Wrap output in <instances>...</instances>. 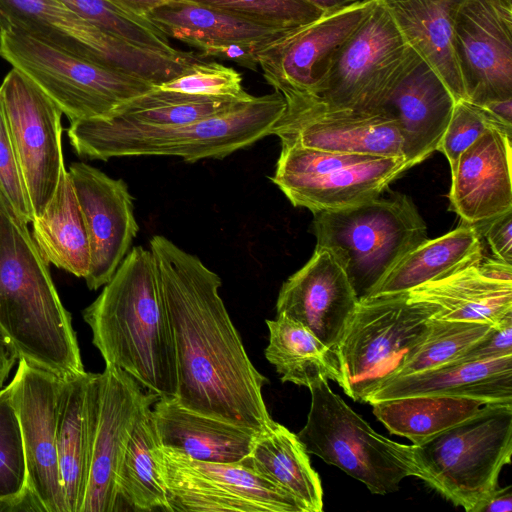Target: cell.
<instances>
[{
  "label": "cell",
  "instance_id": "1",
  "mask_svg": "<svg viewBox=\"0 0 512 512\" xmlns=\"http://www.w3.org/2000/svg\"><path fill=\"white\" fill-rule=\"evenodd\" d=\"M150 250L172 330L177 401L199 414L265 431L273 421L262 395L267 379L230 319L220 277L164 236H153Z\"/></svg>",
  "mask_w": 512,
  "mask_h": 512
},
{
  "label": "cell",
  "instance_id": "2",
  "mask_svg": "<svg viewBox=\"0 0 512 512\" xmlns=\"http://www.w3.org/2000/svg\"><path fill=\"white\" fill-rule=\"evenodd\" d=\"M107 366L132 376L159 398H176L172 330L152 251L135 246L83 311Z\"/></svg>",
  "mask_w": 512,
  "mask_h": 512
},
{
  "label": "cell",
  "instance_id": "3",
  "mask_svg": "<svg viewBox=\"0 0 512 512\" xmlns=\"http://www.w3.org/2000/svg\"><path fill=\"white\" fill-rule=\"evenodd\" d=\"M28 227L0 194V331L18 359L60 378L85 372L71 318Z\"/></svg>",
  "mask_w": 512,
  "mask_h": 512
},
{
  "label": "cell",
  "instance_id": "4",
  "mask_svg": "<svg viewBox=\"0 0 512 512\" xmlns=\"http://www.w3.org/2000/svg\"><path fill=\"white\" fill-rule=\"evenodd\" d=\"M285 107L275 91L191 123L155 126L94 118L70 121L67 134L74 151L89 159L177 156L192 163L224 158L271 135Z\"/></svg>",
  "mask_w": 512,
  "mask_h": 512
},
{
  "label": "cell",
  "instance_id": "5",
  "mask_svg": "<svg viewBox=\"0 0 512 512\" xmlns=\"http://www.w3.org/2000/svg\"><path fill=\"white\" fill-rule=\"evenodd\" d=\"M313 214L316 247L334 254L359 301L398 260L427 239L425 221L411 198L401 193Z\"/></svg>",
  "mask_w": 512,
  "mask_h": 512
},
{
  "label": "cell",
  "instance_id": "6",
  "mask_svg": "<svg viewBox=\"0 0 512 512\" xmlns=\"http://www.w3.org/2000/svg\"><path fill=\"white\" fill-rule=\"evenodd\" d=\"M309 390L310 409L297 434L308 454L340 468L373 494L397 491L406 477L423 480L413 445L377 433L332 391L328 381L322 380Z\"/></svg>",
  "mask_w": 512,
  "mask_h": 512
},
{
  "label": "cell",
  "instance_id": "7",
  "mask_svg": "<svg viewBox=\"0 0 512 512\" xmlns=\"http://www.w3.org/2000/svg\"><path fill=\"white\" fill-rule=\"evenodd\" d=\"M438 310L434 304L412 300L408 292L360 300L333 350L344 393L366 403L369 395L396 377Z\"/></svg>",
  "mask_w": 512,
  "mask_h": 512
},
{
  "label": "cell",
  "instance_id": "8",
  "mask_svg": "<svg viewBox=\"0 0 512 512\" xmlns=\"http://www.w3.org/2000/svg\"><path fill=\"white\" fill-rule=\"evenodd\" d=\"M413 448L423 481L455 506L471 512L498 487L499 474L510 463L512 403L486 404Z\"/></svg>",
  "mask_w": 512,
  "mask_h": 512
},
{
  "label": "cell",
  "instance_id": "9",
  "mask_svg": "<svg viewBox=\"0 0 512 512\" xmlns=\"http://www.w3.org/2000/svg\"><path fill=\"white\" fill-rule=\"evenodd\" d=\"M0 57L31 79L70 121L109 117L156 87L12 28H0Z\"/></svg>",
  "mask_w": 512,
  "mask_h": 512
},
{
  "label": "cell",
  "instance_id": "10",
  "mask_svg": "<svg viewBox=\"0 0 512 512\" xmlns=\"http://www.w3.org/2000/svg\"><path fill=\"white\" fill-rule=\"evenodd\" d=\"M422 60L376 1L332 59L316 96L327 106L376 113Z\"/></svg>",
  "mask_w": 512,
  "mask_h": 512
},
{
  "label": "cell",
  "instance_id": "11",
  "mask_svg": "<svg viewBox=\"0 0 512 512\" xmlns=\"http://www.w3.org/2000/svg\"><path fill=\"white\" fill-rule=\"evenodd\" d=\"M0 28L22 31L57 49L155 86L168 80L174 69L171 55L102 30L61 0H0Z\"/></svg>",
  "mask_w": 512,
  "mask_h": 512
},
{
  "label": "cell",
  "instance_id": "12",
  "mask_svg": "<svg viewBox=\"0 0 512 512\" xmlns=\"http://www.w3.org/2000/svg\"><path fill=\"white\" fill-rule=\"evenodd\" d=\"M0 95L34 219L44 212L65 168L63 112L13 67L0 85Z\"/></svg>",
  "mask_w": 512,
  "mask_h": 512
},
{
  "label": "cell",
  "instance_id": "13",
  "mask_svg": "<svg viewBox=\"0 0 512 512\" xmlns=\"http://www.w3.org/2000/svg\"><path fill=\"white\" fill-rule=\"evenodd\" d=\"M158 396L114 367L95 374L89 476L81 512L118 510L116 475L124 449L143 411Z\"/></svg>",
  "mask_w": 512,
  "mask_h": 512
},
{
  "label": "cell",
  "instance_id": "14",
  "mask_svg": "<svg viewBox=\"0 0 512 512\" xmlns=\"http://www.w3.org/2000/svg\"><path fill=\"white\" fill-rule=\"evenodd\" d=\"M286 107L272 134L281 145H299L336 153L404 157L396 120L383 110L362 113L327 106L312 94L282 95Z\"/></svg>",
  "mask_w": 512,
  "mask_h": 512
},
{
  "label": "cell",
  "instance_id": "15",
  "mask_svg": "<svg viewBox=\"0 0 512 512\" xmlns=\"http://www.w3.org/2000/svg\"><path fill=\"white\" fill-rule=\"evenodd\" d=\"M454 41L467 101L512 98V0H463Z\"/></svg>",
  "mask_w": 512,
  "mask_h": 512
},
{
  "label": "cell",
  "instance_id": "16",
  "mask_svg": "<svg viewBox=\"0 0 512 512\" xmlns=\"http://www.w3.org/2000/svg\"><path fill=\"white\" fill-rule=\"evenodd\" d=\"M375 0H357L323 13L258 53L266 82L281 95H316L332 59L370 14Z\"/></svg>",
  "mask_w": 512,
  "mask_h": 512
},
{
  "label": "cell",
  "instance_id": "17",
  "mask_svg": "<svg viewBox=\"0 0 512 512\" xmlns=\"http://www.w3.org/2000/svg\"><path fill=\"white\" fill-rule=\"evenodd\" d=\"M61 378L23 359L8 384L24 447L27 486L46 512H66L57 450Z\"/></svg>",
  "mask_w": 512,
  "mask_h": 512
},
{
  "label": "cell",
  "instance_id": "18",
  "mask_svg": "<svg viewBox=\"0 0 512 512\" xmlns=\"http://www.w3.org/2000/svg\"><path fill=\"white\" fill-rule=\"evenodd\" d=\"M68 174L89 240L90 265L84 279L89 289L97 290L111 279L138 233L133 198L122 179L91 165L74 162Z\"/></svg>",
  "mask_w": 512,
  "mask_h": 512
},
{
  "label": "cell",
  "instance_id": "19",
  "mask_svg": "<svg viewBox=\"0 0 512 512\" xmlns=\"http://www.w3.org/2000/svg\"><path fill=\"white\" fill-rule=\"evenodd\" d=\"M358 303L341 263L327 248L316 247L308 262L283 283L276 312L302 324L334 350Z\"/></svg>",
  "mask_w": 512,
  "mask_h": 512
},
{
  "label": "cell",
  "instance_id": "20",
  "mask_svg": "<svg viewBox=\"0 0 512 512\" xmlns=\"http://www.w3.org/2000/svg\"><path fill=\"white\" fill-rule=\"evenodd\" d=\"M511 140L491 128L460 154L449 200L462 222L477 226L512 210Z\"/></svg>",
  "mask_w": 512,
  "mask_h": 512
},
{
  "label": "cell",
  "instance_id": "21",
  "mask_svg": "<svg viewBox=\"0 0 512 512\" xmlns=\"http://www.w3.org/2000/svg\"><path fill=\"white\" fill-rule=\"evenodd\" d=\"M411 167L404 157L374 156L322 174H273L271 180L294 207L307 208L315 213L374 199Z\"/></svg>",
  "mask_w": 512,
  "mask_h": 512
},
{
  "label": "cell",
  "instance_id": "22",
  "mask_svg": "<svg viewBox=\"0 0 512 512\" xmlns=\"http://www.w3.org/2000/svg\"><path fill=\"white\" fill-rule=\"evenodd\" d=\"M455 103L444 82L421 61L382 107L396 120L403 156L412 167L437 151Z\"/></svg>",
  "mask_w": 512,
  "mask_h": 512
},
{
  "label": "cell",
  "instance_id": "23",
  "mask_svg": "<svg viewBox=\"0 0 512 512\" xmlns=\"http://www.w3.org/2000/svg\"><path fill=\"white\" fill-rule=\"evenodd\" d=\"M424 395L467 398L483 404L512 403V355L394 377L369 395L366 403Z\"/></svg>",
  "mask_w": 512,
  "mask_h": 512
},
{
  "label": "cell",
  "instance_id": "24",
  "mask_svg": "<svg viewBox=\"0 0 512 512\" xmlns=\"http://www.w3.org/2000/svg\"><path fill=\"white\" fill-rule=\"evenodd\" d=\"M399 32L444 82L455 101L466 100L455 49L454 26L463 0H375Z\"/></svg>",
  "mask_w": 512,
  "mask_h": 512
},
{
  "label": "cell",
  "instance_id": "25",
  "mask_svg": "<svg viewBox=\"0 0 512 512\" xmlns=\"http://www.w3.org/2000/svg\"><path fill=\"white\" fill-rule=\"evenodd\" d=\"M152 417L162 446L204 462H241L261 433L191 411L176 398H158Z\"/></svg>",
  "mask_w": 512,
  "mask_h": 512
},
{
  "label": "cell",
  "instance_id": "26",
  "mask_svg": "<svg viewBox=\"0 0 512 512\" xmlns=\"http://www.w3.org/2000/svg\"><path fill=\"white\" fill-rule=\"evenodd\" d=\"M95 373L61 378L57 413V450L66 512H81L90 459Z\"/></svg>",
  "mask_w": 512,
  "mask_h": 512
},
{
  "label": "cell",
  "instance_id": "27",
  "mask_svg": "<svg viewBox=\"0 0 512 512\" xmlns=\"http://www.w3.org/2000/svg\"><path fill=\"white\" fill-rule=\"evenodd\" d=\"M146 19L168 38L181 41L199 51L229 43L267 45L296 29L268 26L184 0H169L153 9Z\"/></svg>",
  "mask_w": 512,
  "mask_h": 512
},
{
  "label": "cell",
  "instance_id": "28",
  "mask_svg": "<svg viewBox=\"0 0 512 512\" xmlns=\"http://www.w3.org/2000/svg\"><path fill=\"white\" fill-rule=\"evenodd\" d=\"M412 300L439 307L433 318L498 325L512 317V282L490 279L478 264L458 269L409 292Z\"/></svg>",
  "mask_w": 512,
  "mask_h": 512
},
{
  "label": "cell",
  "instance_id": "29",
  "mask_svg": "<svg viewBox=\"0 0 512 512\" xmlns=\"http://www.w3.org/2000/svg\"><path fill=\"white\" fill-rule=\"evenodd\" d=\"M481 237L476 226L462 222L440 237L426 239L398 260L366 298L409 292L458 269L479 264L483 258Z\"/></svg>",
  "mask_w": 512,
  "mask_h": 512
},
{
  "label": "cell",
  "instance_id": "30",
  "mask_svg": "<svg viewBox=\"0 0 512 512\" xmlns=\"http://www.w3.org/2000/svg\"><path fill=\"white\" fill-rule=\"evenodd\" d=\"M297 434L274 420L240 463L290 493L304 512L323 510L320 477Z\"/></svg>",
  "mask_w": 512,
  "mask_h": 512
},
{
  "label": "cell",
  "instance_id": "31",
  "mask_svg": "<svg viewBox=\"0 0 512 512\" xmlns=\"http://www.w3.org/2000/svg\"><path fill=\"white\" fill-rule=\"evenodd\" d=\"M31 223L32 237L45 261L85 278L90 265L89 240L66 168L44 212Z\"/></svg>",
  "mask_w": 512,
  "mask_h": 512
},
{
  "label": "cell",
  "instance_id": "32",
  "mask_svg": "<svg viewBox=\"0 0 512 512\" xmlns=\"http://www.w3.org/2000/svg\"><path fill=\"white\" fill-rule=\"evenodd\" d=\"M266 325L269 343L265 357L274 365L282 382L308 389L322 380L340 383L334 351L305 326L285 315L266 320Z\"/></svg>",
  "mask_w": 512,
  "mask_h": 512
},
{
  "label": "cell",
  "instance_id": "33",
  "mask_svg": "<svg viewBox=\"0 0 512 512\" xmlns=\"http://www.w3.org/2000/svg\"><path fill=\"white\" fill-rule=\"evenodd\" d=\"M152 406L139 417L118 466V510L122 501L137 511L171 512L156 456L160 442L152 417Z\"/></svg>",
  "mask_w": 512,
  "mask_h": 512
},
{
  "label": "cell",
  "instance_id": "34",
  "mask_svg": "<svg viewBox=\"0 0 512 512\" xmlns=\"http://www.w3.org/2000/svg\"><path fill=\"white\" fill-rule=\"evenodd\" d=\"M480 401L439 395L412 396L371 404L376 418L394 435L420 445L480 410Z\"/></svg>",
  "mask_w": 512,
  "mask_h": 512
},
{
  "label": "cell",
  "instance_id": "35",
  "mask_svg": "<svg viewBox=\"0 0 512 512\" xmlns=\"http://www.w3.org/2000/svg\"><path fill=\"white\" fill-rule=\"evenodd\" d=\"M251 97L211 98L168 91L157 86L121 105L109 117L143 125H181L227 111Z\"/></svg>",
  "mask_w": 512,
  "mask_h": 512
},
{
  "label": "cell",
  "instance_id": "36",
  "mask_svg": "<svg viewBox=\"0 0 512 512\" xmlns=\"http://www.w3.org/2000/svg\"><path fill=\"white\" fill-rule=\"evenodd\" d=\"M492 327L488 323L431 318L425 336L407 355L396 377L450 363Z\"/></svg>",
  "mask_w": 512,
  "mask_h": 512
},
{
  "label": "cell",
  "instance_id": "37",
  "mask_svg": "<svg viewBox=\"0 0 512 512\" xmlns=\"http://www.w3.org/2000/svg\"><path fill=\"white\" fill-rule=\"evenodd\" d=\"M93 25L137 46L175 54L168 37L148 19L133 15L109 0H61Z\"/></svg>",
  "mask_w": 512,
  "mask_h": 512
},
{
  "label": "cell",
  "instance_id": "38",
  "mask_svg": "<svg viewBox=\"0 0 512 512\" xmlns=\"http://www.w3.org/2000/svg\"><path fill=\"white\" fill-rule=\"evenodd\" d=\"M27 469L20 425L8 385L0 389V499L21 494Z\"/></svg>",
  "mask_w": 512,
  "mask_h": 512
},
{
  "label": "cell",
  "instance_id": "39",
  "mask_svg": "<svg viewBox=\"0 0 512 512\" xmlns=\"http://www.w3.org/2000/svg\"><path fill=\"white\" fill-rule=\"evenodd\" d=\"M281 28H298L324 12L303 0H184Z\"/></svg>",
  "mask_w": 512,
  "mask_h": 512
},
{
  "label": "cell",
  "instance_id": "40",
  "mask_svg": "<svg viewBox=\"0 0 512 512\" xmlns=\"http://www.w3.org/2000/svg\"><path fill=\"white\" fill-rule=\"evenodd\" d=\"M491 128L512 134V127L504 124L484 107L464 99L459 100L454 105L437 151L445 155L452 170L460 154Z\"/></svg>",
  "mask_w": 512,
  "mask_h": 512
},
{
  "label": "cell",
  "instance_id": "41",
  "mask_svg": "<svg viewBox=\"0 0 512 512\" xmlns=\"http://www.w3.org/2000/svg\"><path fill=\"white\" fill-rule=\"evenodd\" d=\"M161 89L211 98L246 99L242 76L235 69L217 62H197L184 74L160 86Z\"/></svg>",
  "mask_w": 512,
  "mask_h": 512
},
{
  "label": "cell",
  "instance_id": "42",
  "mask_svg": "<svg viewBox=\"0 0 512 512\" xmlns=\"http://www.w3.org/2000/svg\"><path fill=\"white\" fill-rule=\"evenodd\" d=\"M0 194L25 223L33 221L32 207L11 139L0 95Z\"/></svg>",
  "mask_w": 512,
  "mask_h": 512
},
{
  "label": "cell",
  "instance_id": "43",
  "mask_svg": "<svg viewBox=\"0 0 512 512\" xmlns=\"http://www.w3.org/2000/svg\"><path fill=\"white\" fill-rule=\"evenodd\" d=\"M508 355H512V317L493 326L448 364L483 362Z\"/></svg>",
  "mask_w": 512,
  "mask_h": 512
},
{
  "label": "cell",
  "instance_id": "44",
  "mask_svg": "<svg viewBox=\"0 0 512 512\" xmlns=\"http://www.w3.org/2000/svg\"><path fill=\"white\" fill-rule=\"evenodd\" d=\"M476 227L486 238L493 257L512 264V210Z\"/></svg>",
  "mask_w": 512,
  "mask_h": 512
},
{
  "label": "cell",
  "instance_id": "45",
  "mask_svg": "<svg viewBox=\"0 0 512 512\" xmlns=\"http://www.w3.org/2000/svg\"><path fill=\"white\" fill-rule=\"evenodd\" d=\"M267 45L244 43L214 45L199 51V57L229 60L242 67L257 71L258 53Z\"/></svg>",
  "mask_w": 512,
  "mask_h": 512
},
{
  "label": "cell",
  "instance_id": "46",
  "mask_svg": "<svg viewBox=\"0 0 512 512\" xmlns=\"http://www.w3.org/2000/svg\"><path fill=\"white\" fill-rule=\"evenodd\" d=\"M512 510L511 486H499L489 492L471 512H510Z\"/></svg>",
  "mask_w": 512,
  "mask_h": 512
},
{
  "label": "cell",
  "instance_id": "47",
  "mask_svg": "<svg viewBox=\"0 0 512 512\" xmlns=\"http://www.w3.org/2000/svg\"><path fill=\"white\" fill-rule=\"evenodd\" d=\"M19 511L46 512L42 503L28 486L19 495L0 499V512Z\"/></svg>",
  "mask_w": 512,
  "mask_h": 512
},
{
  "label": "cell",
  "instance_id": "48",
  "mask_svg": "<svg viewBox=\"0 0 512 512\" xmlns=\"http://www.w3.org/2000/svg\"><path fill=\"white\" fill-rule=\"evenodd\" d=\"M478 270L490 279L512 282V264L505 263L494 257L482 258L478 264Z\"/></svg>",
  "mask_w": 512,
  "mask_h": 512
},
{
  "label": "cell",
  "instance_id": "49",
  "mask_svg": "<svg viewBox=\"0 0 512 512\" xmlns=\"http://www.w3.org/2000/svg\"><path fill=\"white\" fill-rule=\"evenodd\" d=\"M17 359L14 348L0 331V389L3 388Z\"/></svg>",
  "mask_w": 512,
  "mask_h": 512
},
{
  "label": "cell",
  "instance_id": "50",
  "mask_svg": "<svg viewBox=\"0 0 512 512\" xmlns=\"http://www.w3.org/2000/svg\"><path fill=\"white\" fill-rule=\"evenodd\" d=\"M121 9L146 18V16L155 8L168 2L169 0H109Z\"/></svg>",
  "mask_w": 512,
  "mask_h": 512
},
{
  "label": "cell",
  "instance_id": "51",
  "mask_svg": "<svg viewBox=\"0 0 512 512\" xmlns=\"http://www.w3.org/2000/svg\"><path fill=\"white\" fill-rule=\"evenodd\" d=\"M482 107L492 113L504 124L512 127V98L491 101Z\"/></svg>",
  "mask_w": 512,
  "mask_h": 512
},
{
  "label": "cell",
  "instance_id": "52",
  "mask_svg": "<svg viewBox=\"0 0 512 512\" xmlns=\"http://www.w3.org/2000/svg\"><path fill=\"white\" fill-rule=\"evenodd\" d=\"M322 12H329L349 5L357 0H303Z\"/></svg>",
  "mask_w": 512,
  "mask_h": 512
}]
</instances>
